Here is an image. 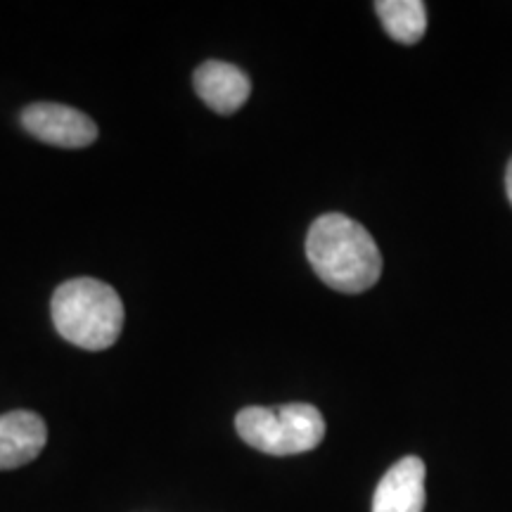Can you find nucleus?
I'll return each instance as SVG.
<instances>
[{
  "mask_svg": "<svg viewBox=\"0 0 512 512\" xmlns=\"http://www.w3.org/2000/svg\"><path fill=\"white\" fill-rule=\"evenodd\" d=\"M306 256L318 278L344 294L370 290L382 273V256L373 235L344 214H323L313 221Z\"/></svg>",
  "mask_w": 512,
  "mask_h": 512,
  "instance_id": "nucleus-1",
  "label": "nucleus"
},
{
  "mask_svg": "<svg viewBox=\"0 0 512 512\" xmlns=\"http://www.w3.org/2000/svg\"><path fill=\"white\" fill-rule=\"evenodd\" d=\"M53 323L74 347L102 351L112 347L124 328V304L112 285L95 278H74L53 294Z\"/></svg>",
  "mask_w": 512,
  "mask_h": 512,
  "instance_id": "nucleus-2",
  "label": "nucleus"
},
{
  "mask_svg": "<svg viewBox=\"0 0 512 512\" xmlns=\"http://www.w3.org/2000/svg\"><path fill=\"white\" fill-rule=\"evenodd\" d=\"M240 439L268 456H297L313 451L325 437V420L311 403L280 408L249 406L235 415Z\"/></svg>",
  "mask_w": 512,
  "mask_h": 512,
  "instance_id": "nucleus-3",
  "label": "nucleus"
},
{
  "mask_svg": "<svg viewBox=\"0 0 512 512\" xmlns=\"http://www.w3.org/2000/svg\"><path fill=\"white\" fill-rule=\"evenodd\" d=\"M22 126L41 143L67 147V150L88 147L98 138V126L91 117L57 102H34L24 107Z\"/></svg>",
  "mask_w": 512,
  "mask_h": 512,
  "instance_id": "nucleus-4",
  "label": "nucleus"
},
{
  "mask_svg": "<svg viewBox=\"0 0 512 512\" xmlns=\"http://www.w3.org/2000/svg\"><path fill=\"white\" fill-rule=\"evenodd\" d=\"M425 463L406 456L387 470L373 496V512H422L427 503Z\"/></svg>",
  "mask_w": 512,
  "mask_h": 512,
  "instance_id": "nucleus-5",
  "label": "nucleus"
},
{
  "mask_svg": "<svg viewBox=\"0 0 512 512\" xmlns=\"http://www.w3.org/2000/svg\"><path fill=\"white\" fill-rule=\"evenodd\" d=\"M48 441L46 420L34 411L0 415V470H17L41 456Z\"/></svg>",
  "mask_w": 512,
  "mask_h": 512,
  "instance_id": "nucleus-6",
  "label": "nucleus"
},
{
  "mask_svg": "<svg viewBox=\"0 0 512 512\" xmlns=\"http://www.w3.org/2000/svg\"><path fill=\"white\" fill-rule=\"evenodd\" d=\"M195 91L214 112L233 114L247 102L252 81L235 64L209 60L197 67Z\"/></svg>",
  "mask_w": 512,
  "mask_h": 512,
  "instance_id": "nucleus-7",
  "label": "nucleus"
},
{
  "mask_svg": "<svg viewBox=\"0 0 512 512\" xmlns=\"http://www.w3.org/2000/svg\"><path fill=\"white\" fill-rule=\"evenodd\" d=\"M375 12L387 34L403 46H413L425 36L427 8L422 0H380L375 3Z\"/></svg>",
  "mask_w": 512,
  "mask_h": 512,
  "instance_id": "nucleus-8",
  "label": "nucleus"
},
{
  "mask_svg": "<svg viewBox=\"0 0 512 512\" xmlns=\"http://www.w3.org/2000/svg\"><path fill=\"white\" fill-rule=\"evenodd\" d=\"M505 188H508V197L512 204V159L508 162V171H505Z\"/></svg>",
  "mask_w": 512,
  "mask_h": 512,
  "instance_id": "nucleus-9",
  "label": "nucleus"
}]
</instances>
